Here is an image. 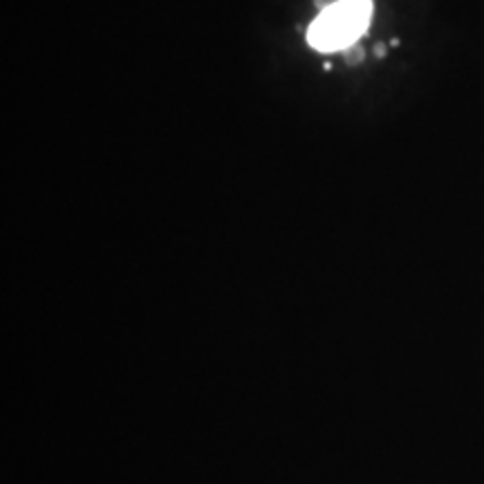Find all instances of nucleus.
Returning <instances> with one entry per match:
<instances>
[{
  "mask_svg": "<svg viewBox=\"0 0 484 484\" xmlns=\"http://www.w3.org/2000/svg\"><path fill=\"white\" fill-rule=\"evenodd\" d=\"M372 18V0H339L310 25L307 41L321 52H341L359 41Z\"/></svg>",
  "mask_w": 484,
  "mask_h": 484,
  "instance_id": "1",
  "label": "nucleus"
},
{
  "mask_svg": "<svg viewBox=\"0 0 484 484\" xmlns=\"http://www.w3.org/2000/svg\"><path fill=\"white\" fill-rule=\"evenodd\" d=\"M341 57H343V61L350 68H354V65H361V63L365 61V50H363L361 43L354 41V43H350L347 48L341 50Z\"/></svg>",
  "mask_w": 484,
  "mask_h": 484,
  "instance_id": "2",
  "label": "nucleus"
},
{
  "mask_svg": "<svg viewBox=\"0 0 484 484\" xmlns=\"http://www.w3.org/2000/svg\"><path fill=\"white\" fill-rule=\"evenodd\" d=\"M339 3V0H314V7L319 9V12L323 14V12H327V9H332Z\"/></svg>",
  "mask_w": 484,
  "mask_h": 484,
  "instance_id": "3",
  "label": "nucleus"
},
{
  "mask_svg": "<svg viewBox=\"0 0 484 484\" xmlns=\"http://www.w3.org/2000/svg\"><path fill=\"white\" fill-rule=\"evenodd\" d=\"M385 52H388V48H385L383 43H376V45H374V57H376V59H383Z\"/></svg>",
  "mask_w": 484,
  "mask_h": 484,
  "instance_id": "4",
  "label": "nucleus"
}]
</instances>
